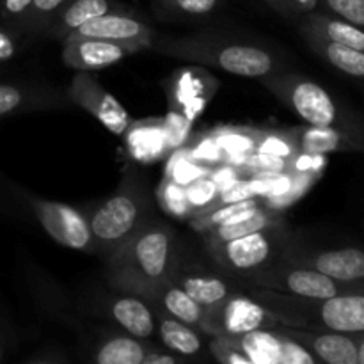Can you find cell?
I'll use <instances>...</instances> for the list:
<instances>
[{
	"label": "cell",
	"mask_w": 364,
	"mask_h": 364,
	"mask_svg": "<svg viewBox=\"0 0 364 364\" xmlns=\"http://www.w3.org/2000/svg\"><path fill=\"white\" fill-rule=\"evenodd\" d=\"M185 191H187V199L192 206V213H196L205 210L217 198L220 188L208 173L205 176L198 178V180L191 181L188 185H185Z\"/></svg>",
	"instance_id": "37"
},
{
	"label": "cell",
	"mask_w": 364,
	"mask_h": 364,
	"mask_svg": "<svg viewBox=\"0 0 364 364\" xmlns=\"http://www.w3.org/2000/svg\"><path fill=\"white\" fill-rule=\"evenodd\" d=\"M210 167L203 166V164L196 162L187 151H180L173 156L167 167V176L169 180L176 181L180 185H188L191 181L198 180V178L205 176L210 173Z\"/></svg>",
	"instance_id": "34"
},
{
	"label": "cell",
	"mask_w": 364,
	"mask_h": 364,
	"mask_svg": "<svg viewBox=\"0 0 364 364\" xmlns=\"http://www.w3.org/2000/svg\"><path fill=\"white\" fill-rule=\"evenodd\" d=\"M287 4L295 14L313 13L318 7V0H287Z\"/></svg>",
	"instance_id": "44"
},
{
	"label": "cell",
	"mask_w": 364,
	"mask_h": 364,
	"mask_svg": "<svg viewBox=\"0 0 364 364\" xmlns=\"http://www.w3.org/2000/svg\"><path fill=\"white\" fill-rule=\"evenodd\" d=\"M63 60L77 71H95L110 68L128 55L146 50L137 43H116L105 39H71L63 41Z\"/></svg>",
	"instance_id": "14"
},
{
	"label": "cell",
	"mask_w": 364,
	"mask_h": 364,
	"mask_svg": "<svg viewBox=\"0 0 364 364\" xmlns=\"http://www.w3.org/2000/svg\"><path fill=\"white\" fill-rule=\"evenodd\" d=\"M263 2L269 4L274 11H277L279 14H283L284 18H294L295 13L290 9V6L287 4V0H263Z\"/></svg>",
	"instance_id": "45"
},
{
	"label": "cell",
	"mask_w": 364,
	"mask_h": 364,
	"mask_svg": "<svg viewBox=\"0 0 364 364\" xmlns=\"http://www.w3.org/2000/svg\"><path fill=\"white\" fill-rule=\"evenodd\" d=\"M187 153L196 160V162L203 164V166L210 167V169L215 167L213 164L223 160V149L219 148V144H217L215 139H213L212 135L201 139V141L198 142V146H196L192 151H187Z\"/></svg>",
	"instance_id": "41"
},
{
	"label": "cell",
	"mask_w": 364,
	"mask_h": 364,
	"mask_svg": "<svg viewBox=\"0 0 364 364\" xmlns=\"http://www.w3.org/2000/svg\"><path fill=\"white\" fill-rule=\"evenodd\" d=\"M290 132L299 151L308 153V155L363 151V135L348 134L336 128L311 127V124L291 128Z\"/></svg>",
	"instance_id": "18"
},
{
	"label": "cell",
	"mask_w": 364,
	"mask_h": 364,
	"mask_svg": "<svg viewBox=\"0 0 364 364\" xmlns=\"http://www.w3.org/2000/svg\"><path fill=\"white\" fill-rule=\"evenodd\" d=\"M96 255L109 256L151 219V196L135 171L127 169L110 198L87 213Z\"/></svg>",
	"instance_id": "4"
},
{
	"label": "cell",
	"mask_w": 364,
	"mask_h": 364,
	"mask_svg": "<svg viewBox=\"0 0 364 364\" xmlns=\"http://www.w3.org/2000/svg\"><path fill=\"white\" fill-rule=\"evenodd\" d=\"M290 110H294L306 124L322 128H336L354 135H363V128L354 119L352 112L341 109L333 96L315 80L302 75L277 73L259 80Z\"/></svg>",
	"instance_id": "5"
},
{
	"label": "cell",
	"mask_w": 364,
	"mask_h": 364,
	"mask_svg": "<svg viewBox=\"0 0 364 364\" xmlns=\"http://www.w3.org/2000/svg\"><path fill=\"white\" fill-rule=\"evenodd\" d=\"M276 329L304 345L320 363L364 364V333L311 331L288 326H276Z\"/></svg>",
	"instance_id": "11"
},
{
	"label": "cell",
	"mask_w": 364,
	"mask_h": 364,
	"mask_svg": "<svg viewBox=\"0 0 364 364\" xmlns=\"http://www.w3.org/2000/svg\"><path fill=\"white\" fill-rule=\"evenodd\" d=\"M281 223H283V220H281L277 210L270 208L265 203V205L259 206V208L244 210V212L230 217V219L224 220L220 226L212 228V230L206 231V233L203 235H205L206 244H219V242L240 238L244 237V235L255 233V231L265 230V228L276 226V224Z\"/></svg>",
	"instance_id": "21"
},
{
	"label": "cell",
	"mask_w": 364,
	"mask_h": 364,
	"mask_svg": "<svg viewBox=\"0 0 364 364\" xmlns=\"http://www.w3.org/2000/svg\"><path fill=\"white\" fill-rule=\"evenodd\" d=\"M0 359H2V348H0Z\"/></svg>",
	"instance_id": "46"
},
{
	"label": "cell",
	"mask_w": 364,
	"mask_h": 364,
	"mask_svg": "<svg viewBox=\"0 0 364 364\" xmlns=\"http://www.w3.org/2000/svg\"><path fill=\"white\" fill-rule=\"evenodd\" d=\"M68 0H32L31 9L18 25V32L21 36H39L50 18Z\"/></svg>",
	"instance_id": "32"
},
{
	"label": "cell",
	"mask_w": 364,
	"mask_h": 364,
	"mask_svg": "<svg viewBox=\"0 0 364 364\" xmlns=\"http://www.w3.org/2000/svg\"><path fill=\"white\" fill-rule=\"evenodd\" d=\"M156 336L167 350L180 358H196L205 347L201 338L205 334L160 311H156Z\"/></svg>",
	"instance_id": "23"
},
{
	"label": "cell",
	"mask_w": 364,
	"mask_h": 364,
	"mask_svg": "<svg viewBox=\"0 0 364 364\" xmlns=\"http://www.w3.org/2000/svg\"><path fill=\"white\" fill-rule=\"evenodd\" d=\"M71 107L66 91L48 84L23 80H0V119L25 112L57 110Z\"/></svg>",
	"instance_id": "13"
},
{
	"label": "cell",
	"mask_w": 364,
	"mask_h": 364,
	"mask_svg": "<svg viewBox=\"0 0 364 364\" xmlns=\"http://www.w3.org/2000/svg\"><path fill=\"white\" fill-rule=\"evenodd\" d=\"M20 32L11 28L9 25L0 23V64L16 55L20 48Z\"/></svg>",
	"instance_id": "42"
},
{
	"label": "cell",
	"mask_w": 364,
	"mask_h": 364,
	"mask_svg": "<svg viewBox=\"0 0 364 364\" xmlns=\"http://www.w3.org/2000/svg\"><path fill=\"white\" fill-rule=\"evenodd\" d=\"M127 9L116 0H68L55 14L48 20L46 27L39 36L43 38H53L63 41L70 32L84 25L85 21L96 16L110 13V11Z\"/></svg>",
	"instance_id": "17"
},
{
	"label": "cell",
	"mask_w": 364,
	"mask_h": 364,
	"mask_svg": "<svg viewBox=\"0 0 364 364\" xmlns=\"http://www.w3.org/2000/svg\"><path fill=\"white\" fill-rule=\"evenodd\" d=\"M123 295L114 299L109 306L112 318L130 336L139 340H151L156 336V308L142 295L121 291Z\"/></svg>",
	"instance_id": "16"
},
{
	"label": "cell",
	"mask_w": 364,
	"mask_h": 364,
	"mask_svg": "<svg viewBox=\"0 0 364 364\" xmlns=\"http://www.w3.org/2000/svg\"><path fill=\"white\" fill-rule=\"evenodd\" d=\"M281 262L295 263V265H304L309 269H315L333 279L341 283L358 284L363 287L364 279V255L358 247H343L331 249V251L316 252V255H291L290 251H284L281 256Z\"/></svg>",
	"instance_id": "15"
},
{
	"label": "cell",
	"mask_w": 364,
	"mask_h": 364,
	"mask_svg": "<svg viewBox=\"0 0 364 364\" xmlns=\"http://www.w3.org/2000/svg\"><path fill=\"white\" fill-rule=\"evenodd\" d=\"M327 9L341 20L364 27V0H322Z\"/></svg>",
	"instance_id": "39"
},
{
	"label": "cell",
	"mask_w": 364,
	"mask_h": 364,
	"mask_svg": "<svg viewBox=\"0 0 364 364\" xmlns=\"http://www.w3.org/2000/svg\"><path fill=\"white\" fill-rule=\"evenodd\" d=\"M219 148L223 149V160L231 166H240L245 155L255 151L258 130L255 128H220L212 134Z\"/></svg>",
	"instance_id": "28"
},
{
	"label": "cell",
	"mask_w": 364,
	"mask_h": 364,
	"mask_svg": "<svg viewBox=\"0 0 364 364\" xmlns=\"http://www.w3.org/2000/svg\"><path fill=\"white\" fill-rule=\"evenodd\" d=\"M156 201L162 206L164 212L169 215L178 217V219H188L192 215V206L187 199V191L185 185L176 183V181L166 180L160 183L159 191H156Z\"/></svg>",
	"instance_id": "30"
},
{
	"label": "cell",
	"mask_w": 364,
	"mask_h": 364,
	"mask_svg": "<svg viewBox=\"0 0 364 364\" xmlns=\"http://www.w3.org/2000/svg\"><path fill=\"white\" fill-rule=\"evenodd\" d=\"M151 347L134 336H114L96 348L92 361L98 364H142Z\"/></svg>",
	"instance_id": "27"
},
{
	"label": "cell",
	"mask_w": 364,
	"mask_h": 364,
	"mask_svg": "<svg viewBox=\"0 0 364 364\" xmlns=\"http://www.w3.org/2000/svg\"><path fill=\"white\" fill-rule=\"evenodd\" d=\"M64 91H66L71 105L87 110L107 130L112 132L117 137H123L130 128L132 119L127 109L107 89H103L89 71H78Z\"/></svg>",
	"instance_id": "10"
},
{
	"label": "cell",
	"mask_w": 364,
	"mask_h": 364,
	"mask_svg": "<svg viewBox=\"0 0 364 364\" xmlns=\"http://www.w3.org/2000/svg\"><path fill=\"white\" fill-rule=\"evenodd\" d=\"M245 281L251 287L267 288L279 294L299 295V297H334V295L350 294V291H364V288L358 284L341 283L315 269L281 262V259L245 277Z\"/></svg>",
	"instance_id": "7"
},
{
	"label": "cell",
	"mask_w": 364,
	"mask_h": 364,
	"mask_svg": "<svg viewBox=\"0 0 364 364\" xmlns=\"http://www.w3.org/2000/svg\"><path fill=\"white\" fill-rule=\"evenodd\" d=\"M128 142H130V148L135 156L142 160H149L162 155L164 148H166L167 135L164 137V132L156 130V128L141 127L137 130V135L130 137Z\"/></svg>",
	"instance_id": "33"
},
{
	"label": "cell",
	"mask_w": 364,
	"mask_h": 364,
	"mask_svg": "<svg viewBox=\"0 0 364 364\" xmlns=\"http://www.w3.org/2000/svg\"><path fill=\"white\" fill-rule=\"evenodd\" d=\"M149 50L199 66L219 68L238 77L263 78L283 71L279 60L262 46L245 45V43L230 41L208 34L181 36V38L153 34Z\"/></svg>",
	"instance_id": "3"
},
{
	"label": "cell",
	"mask_w": 364,
	"mask_h": 364,
	"mask_svg": "<svg viewBox=\"0 0 364 364\" xmlns=\"http://www.w3.org/2000/svg\"><path fill=\"white\" fill-rule=\"evenodd\" d=\"M153 34H155L153 28L142 18L132 13L130 9H121L110 11V13L85 21L84 25L70 32L63 41H71V39H105V41L116 43H137V45H142L148 50Z\"/></svg>",
	"instance_id": "12"
},
{
	"label": "cell",
	"mask_w": 364,
	"mask_h": 364,
	"mask_svg": "<svg viewBox=\"0 0 364 364\" xmlns=\"http://www.w3.org/2000/svg\"><path fill=\"white\" fill-rule=\"evenodd\" d=\"M206 249L224 270L249 277L283 256L287 251V233L281 223L233 240L206 244Z\"/></svg>",
	"instance_id": "6"
},
{
	"label": "cell",
	"mask_w": 364,
	"mask_h": 364,
	"mask_svg": "<svg viewBox=\"0 0 364 364\" xmlns=\"http://www.w3.org/2000/svg\"><path fill=\"white\" fill-rule=\"evenodd\" d=\"M151 304L155 306L156 311L166 313V315L173 316L208 336L206 334V309L199 302H196L183 288L178 287L174 281L162 284L155 291V295L151 297Z\"/></svg>",
	"instance_id": "20"
},
{
	"label": "cell",
	"mask_w": 364,
	"mask_h": 364,
	"mask_svg": "<svg viewBox=\"0 0 364 364\" xmlns=\"http://www.w3.org/2000/svg\"><path fill=\"white\" fill-rule=\"evenodd\" d=\"M181 359L180 355L173 354V352L169 350H159V348H149L148 354L144 355V361L142 364H176L180 363Z\"/></svg>",
	"instance_id": "43"
},
{
	"label": "cell",
	"mask_w": 364,
	"mask_h": 364,
	"mask_svg": "<svg viewBox=\"0 0 364 364\" xmlns=\"http://www.w3.org/2000/svg\"><path fill=\"white\" fill-rule=\"evenodd\" d=\"M208 78L199 70L178 71L176 80L173 82V92H171L174 116L191 123L201 112L203 107L212 98V91L206 82Z\"/></svg>",
	"instance_id": "19"
},
{
	"label": "cell",
	"mask_w": 364,
	"mask_h": 364,
	"mask_svg": "<svg viewBox=\"0 0 364 364\" xmlns=\"http://www.w3.org/2000/svg\"><path fill=\"white\" fill-rule=\"evenodd\" d=\"M0 73H2V66H0Z\"/></svg>",
	"instance_id": "47"
},
{
	"label": "cell",
	"mask_w": 364,
	"mask_h": 364,
	"mask_svg": "<svg viewBox=\"0 0 364 364\" xmlns=\"http://www.w3.org/2000/svg\"><path fill=\"white\" fill-rule=\"evenodd\" d=\"M178 267V240L173 228L149 219L137 233L107 256V281L117 291L149 299L173 281Z\"/></svg>",
	"instance_id": "1"
},
{
	"label": "cell",
	"mask_w": 364,
	"mask_h": 364,
	"mask_svg": "<svg viewBox=\"0 0 364 364\" xmlns=\"http://www.w3.org/2000/svg\"><path fill=\"white\" fill-rule=\"evenodd\" d=\"M247 295L274 313L281 326L311 331L364 333L363 291H350L334 297H299L251 287Z\"/></svg>",
	"instance_id": "2"
},
{
	"label": "cell",
	"mask_w": 364,
	"mask_h": 364,
	"mask_svg": "<svg viewBox=\"0 0 364 364\" xmlns=\"http://www.w3.org/2000/svg\"><path fill=\"white\" fill-rule=\"evenodd\" d=\"M238 167H240V171H245V173L251 174L291 173L290 160L259 151H251L249 155H245Z\"/></svg>",
	"instance_id": "36"
},
{
	"label": "cell",
	"mask_w": 364,
	"mask_h": 364,
	"mask_svg": "<svg viewBox=\"0 0 364 364\" xmlns=\"http://www.w3.org/2000/svg\"><path fill=\"white\" fill-rule=\"evenodd\" d=\"M173 281L205 309L220 304L224 299L233 294L230 284L223 277L212 276V274H185L178 279L173 277Z\"/></svg>",
	"instance_id": "26"
},
{
	"label": "cell",
	"mask_w": 364,
	"mask_h": 364,
	"mask_svg": "<svg viewBox=\"0 0 364 364\" xmlns=\"http://www.w3.org/2000/svg\"><path fill=\"white\" fill-rule=\"evenodd\" d=\"M21 199L27 201L28 208L52 240L68 249L96 255L95 235L89 226L87 213L66 203L48 201L27 192H21Z\"/></svg>",
	"instance_id": "8"
},
{
	"label": "cell",
	"mask_w": 364,
	"mask_h": 364,
	"mask_svg": "<svg viewBox=\"0 0 364 364\" xmlns=\"http://www.w3.org/2000/svg\"><path fill=\"white\" fill-rule=\"evenodd\" d=\"M299 28H301L306 43L311 46L313 52L322 57L326 63H329L331 66L336 68L341 73L348 75V77H364V52L350 48V46L340 45V43L329 41V39L322 38V36L315 34V32L308 31L304 27Z\"/></svg>",
	"instance_id": "22"
},
{
	"label": "cell",
	"mask_w": 364,
	"mask_h": 364,
	"mask_svg": "<svg viewBox=\"0 0 364 364\" xmlns=\"http://www.w3.org/2000/svg\"><path fill=\"white\" fill-rule=\"evenodd\" d=\"M210 354L223 364H251L247 358L240 352L233 338L226 334H215L210 340Z\"/></svg>",
	"instance_id": "38"
},
{
	"label": "cell",
	"mask_w": 364,
	"mask_h": 364,
	"mask_svg": "<svg viewBox=\"0 0 364 364\" xmlns=\"http://www.w3.org/2000/svg\"><path fill=\"white\" fill-rule=\"evenodd\" d=\"M265 205V199L258 198H249L244 201L238 203H230V205H220V206H210V208L201 210V212H196L188 217V223H191L192 230L199 231V233H206L212 228L220 226L224 220H228L230 217L237 215V213L244 212V210L251 208H259V206Z\"/></svg>",
	"instance_id": "29"
},
{
	"label": "cell",
	"mask_w": 364,
	"mask_h": 364,
	"mask_svg": "<svg viewBox=\"0 0 364 364\" xmlns=\"http://www.w3.org/2000/svg\"><path fill=\"white\" fill-rule=\"evenodd\" d=\"M299 27L308 28V31L315 32V34L329 39V41L340 43V45L350 46V48L364 52L363 28L355 27V25L341 20V18L327 16V14L313 11V13L302 14V21L299 23Z\"/></svg>",
	"instance_id": "24"
},
{
	"label": "cell",
	"mask_w": 364,
	"mask_h": 364,
	"mask_svg": "<svg viewBox=\"0 0 364 364\" xmlns=\"http://www.w3.org/2000/svg\"><path fill=\"white\" fill-rule=\"evenodd\" d=\"M228 336V334H226ZM251 364H281L284 336L276 329H258L231 336Z\"/></svg>",
	"instance_id": "25"
},
{
	"label": "cell",
	"mask_w": 364,
	"mask_h": 364,
	"mask_svg": "<svg viewBox=\"0 0 364 364\" xmlns=\"http://www.w3.org/2000/svg\"><path fill=\"white\" fill-rule=\"evenodd\" d=\"M220 6V0H159L162 13L173 16H206L215 13Z\"/></svg>",
	"instance_id": "35"
},
{
	"label": "cell",
	"mask_w": 364,
	"mask_h": 364,
	"mask_svg": "<svg viewBox=\"0 0 364 364\" xmlns=\"http://www.w3.org/2000/svg\"><path fill=\"white\" fill-rule=\"evenodd\" d=\"M281 326L277 316L258 301L249 295H242L233 291L230 297L224 299L220 304L206 309V334H228V336H238V334L251 333L258 329H272Z\"/></svg>",
	"instance_id": "9"
},
{
	"label": "cell",
	"mask_w": 364,
	"mask_h": 364,
	"mask_svg": "<svg viewBox=\"0 0 364 364\" xmlns=\"http://www.w3.org/2000/svg\"><path fill=\"white\" fill-rule=\"evenodd\" d=\"M32 6V0H0V21L18 31V25L23 20Z\"/></svg>",
	"instance_id": "40"
},
{
	"label": "cell",
	"mask_w": 364,
	"mask_h": 364,
	"mask_svg": "<svg viewBox=\"0 0 364 364\" xmlns=\"http://www.w3.org/2000/svg\"><path fill=\"white\" fill-rule=\"evenodd\" d=\"M255 151L291 160L299 153L290 130H258Z\"/></svg>",
	"instance_id": "31"
}]
</instances>
